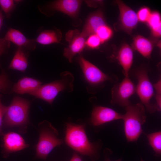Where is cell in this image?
I'll use <instances>...</instances> for the list:
<instances>
[{
  "label": "cell",
  "instance_id": "cell-1",
  "mask_svg": "<svg viewBox=\"0 0 161 161\" xmlns=\"http://www.w3.org/2000/svg\"><path fill=\"white\" fill-rule=\"evenodd\" d=\"M85 129L84 124L66 123L65 141L69 146L77 152L88 156L93 160H95L99 158L100 145L98 143H92L89 141Z\"/></svg>",
  "mask_w": 161,
  "mask_h": 161
},
{
  "label": "cell",
  "instance_id": "cell-2",
  "mask_svg": "<svg viewBox=\"0 0 161 161\" xmlns=\"http://www.w3.org/2000/svg\"><path fill=\"white\" fill-rule=\"evenodd\" d=\"M123 114L124 130L128 142L136 141L143 133L142 126L146 121L145 108L141 103L130 104Z\"/></svg>",
  "mask_w": 161,
  "mask_h": 161
},
{
  "label": "cell",
  "instance_id": "cell-3",
  "mask_svg": "<svg viewBox=\"0 0 161 161\" xmlns=\"http://www.w3.org/2000/svg\"><path fill=\"white\" fill-rule=\"evenodd\" d=\"M61 78L58 80L41 85L29 94L42 99L50 105L61 91L71 92L73 90L74 78L70 72L65 71L61 73Z\"/></svg>",
  "mask_w": 161,
  "mask_h": 161
},
{
  "label": "cell",
  "instance_id": "cell-4",
  "mask_svg": "<svg viewBox=\"0 0 161 161\" xmlns=\"http://www.w3.org/2000/svg\"><path fill=\"white\" fill-rule=\"evenodd\" d=\"M38 126L39 136L36 146L35 157L45 160L54 148L63 143V140L58 138L57 130L49 122L43 121Z\"/></svg>",
  "mask_w": 161,
  "mask_h": 161
},
{
  "label": "cell",
  "instance_id": "cell-5",
  "mask_svg": "<svg viewBox=\"0 0 161 161\" xmlns=\"http://www.w3.org/2000/svg\"><path fill=\"white\" fill-rule=\"evenodd\" d=\"M30 105L27 100L19 97H14L7 106L3 123L8 127L21 126L28 122V113Z\"/></svg>",
  "mask_w": 161,
  "mask_h": 161
},
{
  "label": "cell",
  "instance_id": "cell-6",
  "mask_svg": "<svg viewBox=\"0 0 161 161\" xmlns=\"http://www.w3.org/2000/svg\"><path fill=\"white\" fill-rule=\"evenodd\" d=\"M135 74L138 80L135 92L145 110L149 113H153L157 109L155 105L151 102L154 92L153 85L148 77V71L145 68H140L136 70Z\"/></svg>",
  "mask_w": 161,
  "mask_h": 161
},
{
  "label": "cell",
  "instance_id": "cell-7",
  "mask_svg": "<svg viewBox=\"0 0 161 161\" xmlns=\"http://www.w3.org/2000/svg\"><path fill=\"white\" fill-rule=\"evenodd\" d=\"M78 60L86 80L93 88L103 87L104 83L106 81L114 83L117 82L118 78L116 75L104 73L82 56L80 55Z\"/></svg>",
  "mask_w": 161,
  "mask_h": 161
},
{
  "label": "cell",
  "instance_id": "cell-8",
  "mask_svg": "<svg viewBox=\"0 0 161 161\" xmlns=\"http://www.w3.org/2000/svg\"><path fill=\"white\" fill-rule=\"evenodd\" d=\"M136 86L128 77L120 83H116L112 89L110 103L126 108L131 104L130 97L135 92Z\"/></svg>",
  "mask_w": 161,
  "mask_h": 161
},
{
  "label": "cell",
  "instance_id": "cell-9",
  "mask_svg": "<svg viewBox=\"0 0 161 161\" xmlns=\"http://www.w3.org/2000/svg\"><path fill=\"white\" fill-rule=\"evenodd\" d=\"M86 38L79 30H71L65 35L66 40L69 45L64 48L63 55L70 63H72V59L76 54L82 51L85 45Z\"/></svg>",
  "mask_w": 161,
  "mask_h": 161
},
{
  "label": "cell",
  "instance_id": "cell-10",
  "mask_svg": "<svg viewBox=\"0 0 161 161\" xmlns=\"http://www.w3.org/2000/svg\"><path fill=\"white\" fill-rule=\"evenodd\" d=\"M123 114L110 108L100 106H95L90 119L91 123L98 126L106 123L118 120H122Z\"/></svg>",
  "mask_w": 161,
  "mask_h": 161
},
{
  "label": "cell",
  "instance_id": "cell-11",
  "mask_svg": "<svg viewBox=\"0 0 161 161\" xmlns=\"http://www.w3.org/2000/svg\"><path fill=\"white\" fill-rule=\"evenodd\" d=\"M116 1L119 10L120 25L124 31L131 34L138 24L137 13L123 1L120 0Z\"/></svg>",
  "mask_w": 161,
  "mask_h": 161
},
{
  "label": "cell",
  "instance_id": "cell-12",
  "mask_svg": "<svg viewBox=\"0 0 161 161\" xmlns=\"http://www.w3.org/2000/svg\"><path fill=\"white\" fill-rule=\"evenodd\" d=\"M3 140V154L4 157L11 153L21 150L29 146L20 134L13 132L4 134Z\"/></svg>",
  "mask_w": 161,
  "mask_h": 161
},
{
  "label": "cell",
  "instance_id": "cell-13",
  "mask_svg": "<svg viewBox=\"0 0 161 161\" xmlns=\"http://www.w3.org/2000/svg\"><path fill=\"white\" fill-rule=\"evenodd\" d=\"M82 2V1L78 0H57L50 3L49 7L52 10L60 11L75 18L78 14Z\"/></svg>",
  "mask_w": 161,
  "mask_h": 161
},
{
  "label": "cell",
  "instance_id": "cell-14",
  "mask_svg": "<svg viewBox=\"0 0 161 161\" xmlns=\"http://www.w3.org/2000/svg\"><path fill=\"white\" fill-rule=\"evenodd\" d=\"M3 38L24 50L31 51L36 48V42L35 39L27 38L21 32L13 28H10Z\"/></svg>",
  "mask_w": 161,
  "mask_h": 161
},
{
  "label": "cell",
  "instance_id": "cell-15",
  "mask_svg": "<svg viewBox=\"0 0 161 161\" xmlns=\"http://www.w3.org/2000/svg\"><path fill=\"white\" fill-rule=\"evenodd\" d=\"M105 24L103 13L101 10H98L89 16L81 33L86 38L92 34H95L99 27Z\"/></svg>",
  "mask_w": 161,
  "mask_h": 161
},
{
  "label": "cell",
  "instance_id": "cell-16",
  "mask_svg": "<svg viewBox=\"0 0 161 161\" xmlns=\"http://www.w3.org/2000/svg\"><path fill=\"white\" fill-rule=\"evenodd\" d=\"M41 83L40 81L35 79L24 77L14 84L11 92L20 94H29L38 89Z\"/></svg>",
  "mask_w": 161,
  "mask_h": 161
},
{
  "label": "cell",
  "instance_id": "cell-17",
  "mask_svg": "<svg viewBox=\"0 0 161 161\" xmlns=\"http://www.w3.org/2000/svg\"><path fill=\"white\" fill-rule=\"evenodd\" d=\"M117 58L123 69L124 76H129L133 60V51L131 47L127 44H123L118 52Z\"/></svg>",
  "mask_w": 161,
  "mask_h": 161
},
{
  "label": "cell",
  "instance_id": "cell-18",
  "mask_svg": "<svg viewBox=\"0 0 161 161\" xmlns=\"http://www.w3.org/2000/svg\"><path fill=\"white\" fill-rule=\"evenodd\" d=\"M62 33L58 29L47 30L40 33L35 39L36 42L46 45L54 43H59L61 40Z\"/></svg>",
  "mask_w": 161,
  "mask_h": 161
},
{
  "label": "cell",
  "instance_id": "cell-19",
  "mask_svg": "<svg viewBox=\"0 0 161 161\" xmlns=\"http://www.w3.org/2000/svg\"><path fill=\"white\" fill-rule=\"evenodd\" d=\"M133 45L135 49L144 57L149 59L153 50V44L149 39L138 35L134 38Z\"/></svg>",
  "mask_w": 161,
  "mask_h": 161
},
{
  "label": "cell",
  "instance_id": "cell-20",
  "mask_svg": "<svg viewBox=\"0 0 161 161\" xmlns=\"http://www.w3.org/2000/svg\"><path fill=\"white\" fill-rule=\"evenodd\" d=\"M28 64L27 56L24 50L18 47L9 65V69L24 72Z\"/></svg>",
  "mask_w": 161,
  "mask_h": 161
},
{
  "label": "cell",
  "instance_id": "cell-21",
  "mask_svg": "<svg viewBox=\"0 0 161 161\" xmlns=\"http://www.w3.org/2000/svg\"><path fill=\"white\" fill-rule=\"evenodd\" d=\"M161 21L160 14L154 11L151 13L146 22L150 28L152 35L155 37H160L161 36Z\"/></svg>",
  "mask_w": 161,
  "mask_h": 161
},
{
  "label": "cell",
  "instance_id": "cell-22",
  "mask_svg": "<svg viewBox=\"0 0 161 161\" xmlns=\"http://www.w3.org/2000/svg\"><path fill=\"white\" fill-rule=\"evenodd\" d=\"M146 136L149 143L157 156L161 154V131H159L150 134L143 133Z\"/></svg>",
  "mask_w": 161,
  "mask_h": 161
},
{
  "label": "cell",
  "instance_id": "cell-23",
  "mask_svg": "<svg viewBox=\"0 0 161 161\" xmlns=\"http://www.w3.org/2000/svg\"><path fill=\"white\" fill-rule=\"evenodd\" d=\"M95 34L99 38L102 43L111 37L112 31L110 27L105 24L99 27L97 29Z\"/></svg>",
  "mask_w": 161,
  "mask_h": 161
},
{
  "label": "cell",
  "instance_id": "cell-24",
  "mask_svg": "<svg viewBox=\"0 0 161 161\" xmlns=\"http://www.w3.org/2000/svg\"><path fill=\"white\" fill-rule=\"evenodd\" d=\"M11 85V83L8 76L4 70H2L0 74V92H7Z\"/></svg>",
  "mask_w": 161,
  "mask_h": 161
},
{
  "label": "cell",
  "instance_id": "cell-25",
  "mask_svg": "<svg viewBox=\"0 0 161 161\" xmlns=\"http://www.w3.org/2000/svg\"><path fill=\"white\" fill-rule=\"evenodd\" d=\"M14 2L12 0H0V6L8 17L15 7Z\"/></svg>",
  "mask_w": 161,
  "mask_h": 161
},
{
  "label": "cell",
  "instance_id": "cell-26",
  "mask_svg": "<svg viewBox=\"0 0 161 161\" xmlns=\"http://www.w3.org/2000/svg\"><path fill=\"white\" fill-rule=\"evenodd\" d=\"M101 43L99 38L96 34H94L89 36L86 40L85 45L89 48L95 49L97 48Z\"/></svg>",
  "mask_w": 161,
  "mask_h": 161
},
{
  "label": "cell",
  "instance_id": "cell-27",
  "mask_svg": "<svg viewBox=\"0 0 161 161\" xmlns=\"http://www.w3.org/2000/svg\"><path fill=\"white\" fill-rule=\"evenodd\" d=\"M151 13L150 9L148 7L141 8L137 14L138 21L142 22H147Z\"/></svg>",
  "mask_w": 161,
  "mask_h": 161
},
{
  "label": "cell",
  "instance_id": "cell-28",
  "mask_svg": "<svg viewBox=\"0 0 161 161\" xmlns=\"http://www.w3.org/2000/svg\"><path fill=\"white\" fill-rule=\"evenodd\" d=\"M2 95H0V134H2V127L3 122V117L6 111L7 106L3 104L1 102Z\"/></svg>",
  "mask_w": 161,
  "mask_h": 161
},
{
  "label": "cell",
  "instance_id": "cell-29",
  "mask_svg": "<svg viewBox=\"0 0 161 161\" xmlns=\"http://www.w3.org/2000/svg\"><path fill=\"white\" fill-rule=\"evenodd\" d=\"M10 42L4 38H0V56L4 53L9 48Z\"/></svg>",
  "mask_w": 161,
  "mask_h": 161
},
{
  "label": "cell",
  "instance_id": "cell-30",
  "mask_svg": "<svg viewBox=\"0 0 161 161\" xmlns=\"http://www.w3.org/2000/svg\"><path fill=\"white\" fill-rule=\"evenodd\" d=\"M153 86L155 90L156 94L161 95V78L157 83L153 85Z\"/></svg>",
  "mask_w": 161,
  "mask_h": 161
},
{
  "label": "cell",
  "instance_id": "cell-31",
  "mask_svg": "<svg viewBox=\"0 0 161 161\" xmlns=\"http://www.w3.org/2000/svg\"><path fill=\"white\" fill-rule=\"evenodd\" d=\"M70 161H82V160L76 153H74Z\"/></svg>",
  "mask_w": 161,
  "mask_h": 161
},
{
  "label": "cell",
  "instance_id": "cell-32",
  "mask_svg": "<svg viewBox=\"0 0 161 161\" xmlns=\"http://www.w3.org/2000/svg\"><path fill=\"white\" fill-rule=\"evenodd\" d=\"M3 16L2 13L0 10V31L3 24Z\"/></svg>",
  "mask_w": 161,
  "mask_h": 161
},
{
  "label": "cell",
  "instance_id": "cell-33",
  "mask_svg": "<svg viewBox=\"0 0 161 161\" xmlns=\"http://www.w3.org/2000/svg\"><path fill=\"white\" fill-rule=\"evenodd\" d=\"M105 161H111L110 160L108 155L107 154V155H106L105 156ZM114 161H121V158H120L118 160H117Z\"/></svg>",
  "mask_w": 161,
  "mask_h": 161
},
{
  "label": "cell",
  "instance_id": "cell-34",
  "mask_svg": "<svg viewBox=\"0 0 161 161\" xmlns=\"http://www.w3.org/2000/svg\"><path fill=\"white\" fill-rule=\"evenodd\" d=\"M140 161H144L143 160V159L141 158Z\"/></svg>",
  "mask_w": 161,
  "mask_h": 161
}]
</instances>
